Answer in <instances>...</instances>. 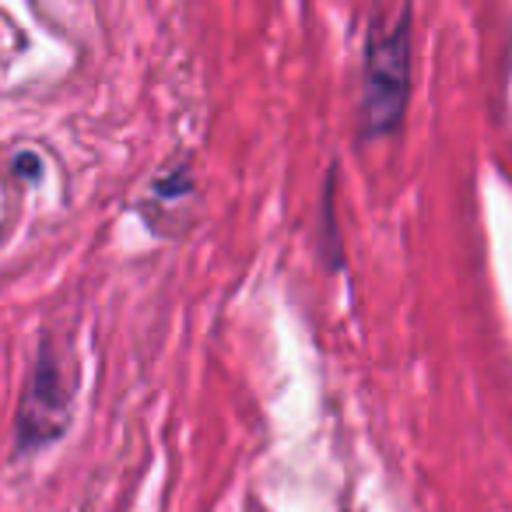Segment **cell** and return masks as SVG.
Listing matches in <instances>:
<instances>
[{
    "mask_svg": "<svg viewBox=\"0 0 512 512\" xmlns=\"http://www.w3.org/2000/svg\"><path fill=\"white\" fill-rule=\"evenodd\" d=\"M71 404H74V383L67 376L64 362H60V351L53 348V341H43L36 362H32V376L22 393V404H18V418H15L18 453H36V449H46L50 442H57L67 432Z\"/></svg>",
    "mask_w": 512,
    "mask_h": 512,
    "instance_id": "2",
    "label": "cell"
},
{
    "mask_svg": "<svg viewBox=\"0 0 512 512\" xmlns=\"http://www.w3.org/2000/svg\"><path fill=\"white\" fill-rule=\"evenodd\" d=\"M411 95V11L393 18H372L365 32V85H362V134L390 137L400 130Z\"/></svg>",
    "mask_w": 512,
    "mask_h": 512,
    "instance_id": "1",
    "label": "cell"
}]
</instances>
